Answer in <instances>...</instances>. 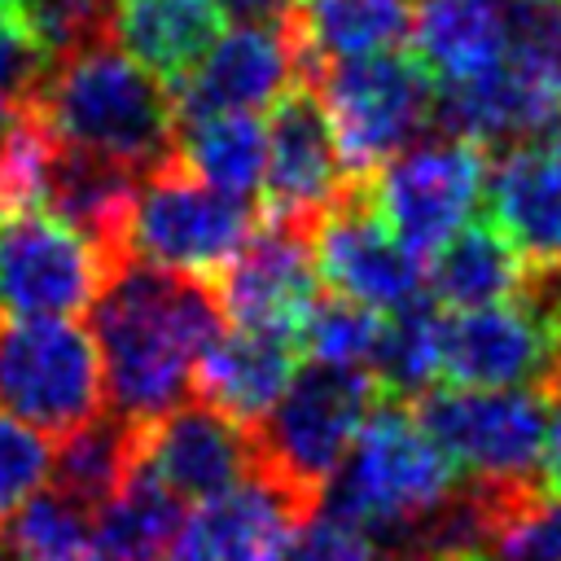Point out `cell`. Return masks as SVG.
Wrapping results in <instances>:
<instances>
[{
  "label": "cell",
  "mask_w": 561,
  "mask_h": 561,
  "mask_svg": "<svg viewBox=\"0 0 561 561\" xmlns=\"http://www.w3.org/2000/svg\"><path fill=\"white\" fill-rule=\"evenodd\" d=\"M92 329L105 373L110 412L153 421L188 394L202 346L224 329L215 285L206 276L123 259L92 298Z\"/></svg>",
  "instance_id": "6da1fadb"
},
{
  "label": "cell",
  "mask_w": 561,
  "mask_h": 561,
  "mask_svg": "<svg viewBox=\"0 0 561 561\" xmlns=\"http://www.w3.org/2000/svg\"><path fill=\"white\" fill-rule=\"evenodd\" d=\"M26 105L53 131V140L136 175L175 153V92L131 61L114 39L53 57L31 83Z\"/></svg>",
  "instance_id": "7a4b0ae2"
},
{
  "label": "cell",
  "mask_w": 561,
  "mask_h": 561,
  "mask_svg": "<svg viewBox=\"0 0 561 561\" xmlns=\"http://www.w3.org/2000/svg\"><path fill=\"white\" fill-rule=\"evenodd\" d=\"M333 482V513L364 526L386 561H408L416 535L460 486L456 465L403 399L373 403Z\"/></svg>",
  "instance_id": "3957f363"
},
{
  "label": "cell",
  "mask_w": 561,
  "mask_h": 561,
  "mask_svg": "<svg viewBox=\"0 0 561 561\" xmlns=\"http://www.w3.org/2000/svg\"><path fill=\"white\" fill-rule=\"evenodd\" d=\"M377 399L381 390L368 368L311 359V368L294 373L272 412L250 430L254 465L285 482L298 500L320 508L351 438L359 434Z\"/></svg>",
  "instance_id": "277c9868"
},
{
  "label": "cell",
  "mask_w": 561,
  "mask_h": 561,
  "mask_svg": "<svg viewBox=\"0 0 561 561\" xmlns=\"http://www.w3.org/2000/svg\"><path fill=\"white\" fill-rule=\"evenodd\" d=\"M416 421L465 473L491 491L543 486L548 399L539 386H447L416 399Z\"/></svg>",
  "instance_id": "5b68a950"
},
{
  "label": "cell",
  "mask_w": 561,
  "mask_h": 561,
  "mask_svg": "<svg viewBox=\"0 0 561 561\" xmlns=\"http://www.w3.org/2000/svg\"><path fill=\"white\" fill-rule=\"evenodd\" d=\"M105 408L101 351L70 316H0V412L66 438Z\"/></svg>",
  "instance_id": "8992f818"
},
{
  "label": "cell",
  "mask_w": 561,
  "mask_h": 561,
  "mask_svg": "<svg viewBox=\"0 0 561 561\" xmlns=\"http://www.w3.org/2000/svg\"><path fill=\"white\" fill-rule=\"evenodd\" d=\"M351 180H368L434 118V79L403 48L329 61L311 79Z\"/></svg>",
  "instance_id": "52a82bcc"
},
{
  "label": "cell",
  "mask_w": 561,
  "mask_h": 561,
  "mask_svg": "<svg viewBox=\"0 0 561 561\" xmlns=\"http://www.w3.org/2000/svg\"><path fill=\"white\" fill-rule=\"evenodd\" d=\"M254 219L259 215L245 206V197L202 184L171 153L136 184L127 219V259L210 280L245 245Z\"/></svg>",
  "instance_id": "ba28073f"
},
{
  "label": "cell",
  "mask_w": 561,
  "mask_h": 561,
  "mask_svg": "<svg viewBox=\"0 0 561 561\" xmlns=\"http://www.w3.org/2000/svg\"><path fill=\"white\" fill-rule=\"evenodd\" d=\"M364 188L394 241L421 259L469 224L486 193V149L469 136L438 131L390 153Z\"/></svg>",
  "instance_id": "9c48e42d"
},
{
  "label": "cell",
  "mask_w": 561,
  "mask_h": 561,
  "mask_svg": "<svg viewBox=\"0 0 561 561\" xmlns=\"http://www.w3.org/2000/svg\"><path fill=\"white\" fill-rule=\"evenodd\" d=\"M114 263L44 206L0 215V302L13 316H79Z\"/></svg>",
  "instance_id": "30bf717a"
},
{
  "label": "cell",
  "mask_w": 561,
  "mask_h": 561,
  "mask_svg": "<svg viewBox=\"0 0 561 561\" xmlns=\"http://www.w3.org/2000/svg\"><path fill=\"white\" fill-rule=\"evenodd\" d=\"M311 83V66L302 57L294 18L272 22H241L219 31L202 61L171 88L180 118L228 114V110H267L285 88Z\"/></svg>",
  "instance_id": "8fae6325"
},
{
  "label": "cell",
  "mask_w": 561,
  "mask_h": 561,
  "mask_svg": "<svg viewBox=\"0 0 561 561\" xmlns=\"http://www.w3.org/2000/svg\"><path fill=\"white\" fill-rule=\"evenodd\" d=\"M267 162H263V219L311 228L355 180L342 167L333 127L311 83L285 88L267 105Z\"/></svg>",
  "instance_id": "7c38bea8"
},
{
  "label": "cell",
  "mask_w": 561,
  "mask_h": 561,
  "mask_svg": "<svg viewBox=\"0 0 561 561\" xmlns=\"http://www.w3.org/2000/svg\"><path fill=\"white\" fill-rule=\"evenodd\" d=\"M316 272L373 311H394L421 294V259L394 241L381 215L368 202L364 180H355L316 224H311Z\"/></svg>",
  "instance_id": "4fadbf2b"
},
{
  "label": "cell",
  "mask_w": 561,
  "mask_h": 561,
  "mask_svg": "<svg viewBox=\"0 0 561 561\" xmlns=\"http://www.w3.org/2000/svg\"><path fill=\"white\" fill-rule=\"evenodd\" d=\"M316 254H311V228L285 224V219H254L245 245L210 276L224 320L241 329H272L289 333L316 289Z\"/></svg>",
  "instance_id": "5bb4252c"
},
{
  "label": "cell",
  "mask_w": 561,
  "mask_h": 561,
  "mask_svg": "<svg viewBox=\"0 0 561 561\" xmlns=\"http://www.w3.org/2000/svg\"><path fill=\"white\" fill-rule=\"evenodd\" d=\"M561 364L548 311L522 289L508 302L456 311L443 324V377L451 386H539Z\"/></svg>",
  "instance_id": "9a60e30c"
},
{
  "label": "cell",
  "mask_w": 561,
  "mask_h": 561,
  "mask_svg": "<svg viewBox=\"0 0 561 561\" xmlns=\"http://www.w3.org/2000/svg\"><path fill=\"white\" fill-rule=\"evenodd\" d=\"M136 465L175 500H210L250 473L254 438L245 425L188 394L162 416L140 421Z\"/></svg>",
  "instance_id": "2e32d148"
},
{
  "label": "cell",
  "mask_w": 561,
  "mask_h": 561,
  "mask_svg": "<svg viewBox=\"0 0 561 561\" xmlns=\"http://www.w3.org/2000/svg\"><path fill=\"white\" fill-rule=\"evenodd\" d=\"M491 224L508 237L530 272L561 267V118L486 162Z\"/></svg>",
  "instance_id": "e0dca14e"
},
{
  "label": "cell",
  "mask_w": 561,
  "mask_h": 561,
  "mask_svg": "<svg viewBox=\"0 0 561 561\" xmlns=\"http://www.w3.org/2000/svg\"><path fill=\"white\" fill-rule=\"evenodd\" d=\"M316 508L298 500L267 469L250 465V473L202 500V508L180 530V561H280L294 530Z\"/></svg>",
  "instance_id": "ac0fdd59"
},
{
  "label": "cell",
  "mask_w": 561,
  "mask_h": 561,
  "mask_svg": "<svg viewBox=\"0 0 561 561\" xmlns=\"http://www.w3.org/2000/svg\"><path fill=\"white\" fill-rule=\"evenodd\" d=\"M294 337L289 333H272V329H232V333H215L188 377V394L202 399L206 408H215L219 416L254 430L272 403L285 394L289 377H294Z\"/></svg>",
  "instance_id": "d6986e66"
},
{
  "label": "cell",
  "mask_w": 561,
  "mask_h": 561,
  "mask_svg": "<svg viewBox=\"0 0 561 561\" xmlns=\"http://www.w3.org/2000/svg\"><path fill=\"white\" fill-rule=\"evenodd\" d=\"M408 39L434 83L478 79L508 53V0H416Z\"/></svg>",
  "instance_id": "ffe728a7"
},
{
  "label": "cell",
  "mask_w": 561,
  "mask_h": 561,
  "mask_svg": "<svg viewBox=\"0 0 561 561\" xmlns=\"http://www.w3.org/2000/svg\"><path fill=\"white\" fill-rule=\"evenodd\" d=\"M224 31L215 0H110V39L175 88Z\"/></svg>",
  "instance_id": "44dd1931"
},
{
  "label": "cell",
  "mask_w": 561,
  "mask_h": 561,
  "mask_svg": "<svg viewBox=\"0 0 561 561\" xmlns=\"http://www.w3.org/2000/svg\"><path fill=\"white\" fill-rule=\"evenodd\" d=\"M526 276H530V267L522 263V254L508 245V237L491 219L456 228L434 250V263L425 272L434 302L451 307V311L508 302L526 289Z\"/></svg>",
  "instance_id": "7402d4cb"
},
{
  "label": "cell",
  "mask_w": 561,
  "mask_h": 561,
  "mask_svg": "<svg viewBox=\"0 0 561 561\" xmlns=\"http://www.w3.org/2000/svg\"><path fill=\"white\" fill-rule=\"evenodd\" d=\"M289 18L311 79L329 61L403 48L412 35V0H294Z\"/></svg>",
  "instance_id": "603a6c76"
},
{
  "label": "cell",
  "mask_w": 561,
  "mask_h": 561,
  "mask_svg": "<svg viewBox=\"0 0 561 561\" xmlns=\"http://www.w3.org/2000/svg\"><path fill=\"white\" fill-rule=\"evenodd\" d=\"M184 500L158 486L140 465L123 482V491L96 508L92 543L96 561H180Z\"/></svg>",
  "instance_id": "cb8c5ba5"
},
{
  "label": "cell",
  "mask_w": 561,
  "mask_h": 561,
  "mask_svg": "<svg viewBox=\"0 0 561 561\" xmlns=\"http://www.w3.org/2000/svg\"><path fill=\"white\" fill-rule=\"evenodd\" d=\"M175 158L202 184H210L219 193H232V197H250L263 184L267 131L245 110L180 118V127H175Z\"/></svg>",
  "instance_id": "d4e9b609"
},
{
  "label": "cell",
  "mask_w": 561,
  "mask_h": 561,
  "mask_svg": "<svg viewBox=\"0 0 561 561\" xmlns=\"http://www.w3.org/2000/svg\"><path fill=\"white\" fill-rule=\"evenodd\" d=\"M136 434L140 425L118 416V412H101L88 425H79L75 434L57 438V456L48 460L57 486L66 500H75L79 508L96 513L105 508L123 482L136 469Z\"/></svg>",
  "instance_id": "484cf974"
},
{
  "label": "cell",
  "mask_w": 561,
  "mask_h": 561,
  "mask_svg": "<svg viewBox=\"0 0 561 561\" xmlns=\"http://www.w3.org/2000/svg\"><path fill=\"white\" fill-rule=\"evenodd\" d=\"M443 324L447 316L425 302L421 294L403 307H394L390 320H381V337L373 351V381L386 399H421L443 377Z\"/></svg>",
  "instance_id": "4316f807"
},
{
  "label": "cell",
  "mask_w": 561,
  "mask_h": 561,
  "mask_svg": "<svg viewBox=\"0 0 561 561\" xmlns=\"http://www.w3.org/2000/svg\"><path fill=\"white\" fill-rule=\"evenodd\" d=\"M381 337V311L346 298V294H316L294 324V346L307 351L316 364H346L364 368Z\"/></svg>",
  "instance_id": "83f0119b"
},
{
  "label": "cell",
  "mask_w": 561,
  "mask_h": 561,
  "mask_svg": "<svg viewBox=\"0 0 561 561\" xmlns=\"http://www.w3.org/2000/svg\"><path fill=\"white\" fill-rule=\"evenodd\" d=\"M22 26L48 66L70 48L110 39V0H22Z\"/></svg>",
  "instance_id": "f1b7e54d"
},
{
  "label": "cell",
  "mask_w": 561,
  "mask_h": 561,
  "mask_svg": "<svg viewBox=\"0 0 561 561\" xmlns=\"http://www.w3.org/2000/svg\"><path fill=\"white\" fill-rule=\"evenodd\" d=\"M48 443L39 430L0 412V526L13 508H22L48 478Z\"/></svg>",
  "instance_id": "f546056e"
},
{
  "label": "cell",
  "mask_w": 561,
  "mask_h": 561,
  "mask_svg": "<svg viewBox=\"0 0 561 561\" xmlns=\"http://www.w3.org/2000/svg\"><path fill=\"white\" fill-rule=\"evenodd\" d=\"M280 561H386V552H381V543L364 530V526H355L351 517H342V513H311L298 530H294V539L285 543V552H280Z\"/></svg>",
  "instance_id": "4dcf8cb0"
},
{
  "label": "cell",
  "mask_w": 561,
  "mask_h": 561,
  "mask_svg": "<svg viewBox=\"0 0 561 561\" xmlns=\"http://www.w3.org/2000/svg\"><path fill=\"white\" fill-rule=\"evenodd\" d=\"M44 70V53L18 18H0V123L26 101L31 83Z\"/></svg>",
  "instance_id": "1f68e13d"
},
{
  "label": "cell",
  "mask_w": 561,
  "mask_h": 561,
  "mask_svg": "<svg viewBox=\"0 0 561 561\" xmlns=\"http://www.w3.org/2000/svg\"><path fill=\"white\" fill-rule=\"evenodd\" d=\"M543 399H548V443H543V482L552 491H561V364L552 368V377L543 381Z\"/></svg>",
  "instance_id": "d6a6232c"
},
{
  "label": "cell",
  "mask_w": 561,
  "mask_h": 561,
  "mask_svg": "<svg viewBox=\"0 0 561 561\" xmlns=\"http://www.w3.org/2000/svg\"><path fill=\"white\" fill-rule=\"evenodd\" d=\"M526 294L548 311L552 333H557V351H561V267L557 272H530L526 276Z\"/></svg>",
  "instance_id": "836d02e7"
},
{
  "label": "cell",
  "mask_w": 561,
  "mask_h": 561,
  "mask_svg": "<svg viewBox=\"0 0 561 561\" xmlns=\"http://www.w3.org/2000/svg\"><path fill=\"white\" fill-rule=\"evenodd\" d=\"M215 4H219V13H228L237 22H272L294 9V0H215Z\"/></svg>",
  "instance_id": "e575fe53"
},
{
  "label": "cell",
  "mask_w": 561,
  "mask_h": 561,
  "mask_svg": "<svg viewBox=\"0 0 561 561\" xmlns=\"http://www.w3.org/2000/svg\"><path fill=\"white\" fill-rule=\"evenodd\" d=\"M434 561H495L486 548H465V552H443V557H434Z\"/></svg>",
  "instance_id": "d590c367"
},
{
  "label": "cell",
  "mask_w": 561,
  "mask_h": 561,
  "mask_svg": "<svg viewBox=\"0 0 561 561\" xmlns=\"http://www.w3.org/2000/svg\"><path fill=\"white\" fill-rule=\"evenodd\" d=\"M557 4H561V0H557Z\"/></svg>",
  "instance_id": "8d00e7d4"
}]
</instances>
